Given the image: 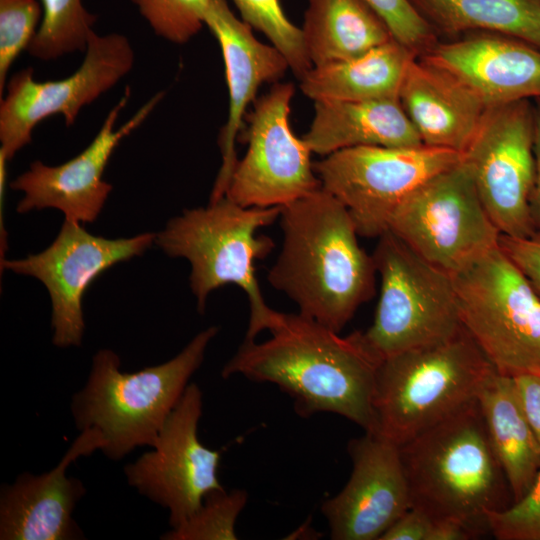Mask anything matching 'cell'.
<instances>
[{"instance_id":"cell-7","label":"cell","mask_w":540,"mask_h":540,"mask_svg":"<svg viewBox=\"0 0 540 540\" xmlns=\"http://www.w3.org/2000/svg\"><path fill=\"white\" fill-rule=\"evenodd\" d=\"M381 286L372 325L363 332L381 359L447 340L463 329L453 277L391 231L372 254Z\"/></svg>"},{"instance_id":"cell-37","label":"cell","mask_w":540,"mask_h":540,"mask_svg":"<svg viewBox=\"0 0 540 540\" xmlns=\"http://www.w3.org/2000/svg\"><path fill=\"white\" fill-rule=\"evenodd\" d=\"M533 109L536 175L532 197V213L538 231L540 230V99L533 100Z\"/></svg>"},{"instance_id":"cell-20","label":"cell","mask_w":540,"mask_h":540,"mask_svg":"<svg viewBox=\"0 0 540 540\" xmlns=\"http://www.w3.org/2000/svg\"><path fill=\"white\" fill-rule=\"evenodd\" d=\"M205 25L221 47L229 92L228 118L218 139L222 163L210 197L214 202L225 196L237 165L235 144L248 105L263 83L278 80L290 67L275 46L253 35L251 27L235 16L226 0L212 1Z\"/></svg>"},{"instance_id":"cell-22","label":"cell","mask_w":540,"mask_h":540,"mask_svg":"<svg viewBox=\"0 0 540 540\" xmlns=\"http://www.w3.org/2000/svg\"><path fill=\"white\" fill-rule=\"evenodd\" d=\"M314 102L313 120L302 137L312 153L327 156L356 146L423 145L399 99Z\"/></svg>"},{"instance_id":"cell-3","label":"cell","mask_w":540,"mask_h":540,"mask_svg":"<svg viewBox=\"0 0 540 540\" xmlns=\"http://www.w3.org/2000/svg\"><path fill=\"white\" fill-rule=\"evenodd\" d=\"M411 507L489 533L487 516L512 504L477 399L399 445Z\"/></svg>"},{"instance_id":"cell-15","label":"cell","mask_w":540,"mask_h":540,"mask_svg":"<svg viewBox=\"0 0 540 540\" xmlns=\"http://www.w3.org/2000/svg\"><path fill=\"white\" fill-rule=\"evenodd\" d=\"M155 237L154 233H143L109 239L65 220L44 251L18 260L2 259L1 266L44 284L51 299L53 344L61 348L79 346L85 330L82 299L87 288L113 265L142 255Z\"/></svg>"},{"instance_id":"cell-9","label":"cell","mask_w":540,"mask_h":540,"mask_svg":"<svg viewBox=\"0 0 540 540\" xmlns=\"http://www.w3.org/2000/svg\"><path fill=\"white\" fill-rule=\"evenodd\" d=\"M388 231L451 276L497 248L501 236L463 157L410 194L394 213Z\"/></svg>"},{"instance_id":"cell-1","label":"cell","mask_w":540,"mask_h":540,"mask_svg":"<svg viewBox=\"0 0 540 540\" xmlns=\"http://www.w3.org/2000/svg\"><path fill=\"white\" fill-rule=\"evenodd\" d=\"M261 343L244 340L221 375L277 385L301 417L330 412L374 433L376 378L382 360L361 331L341 336L300 313H281Z\"/></svg>"},{"instance_id":"cell-19","label":"cell","mask_w":540,"mask_h":540,"mask_svg":"<svg viewBox=\"0 0 540 540\" xmlns=\"http://www.w3.org/2000/svg\"><path fill=\"white\" fill-rule=\"evenodd\" d=\"M437 42L419 58L450 73L487 106L540 99V49L490 32Z\"/></svg>"},{"instance_id":"cell-33","label":"cell","mask_w":540,"mask_h":540,"mask_svg":"<svg viewBox=\"0 0 540 540\" xmlns=\"http://www.w3.org/2000/svg\"><path fill=\"white\" fill-rule=\"evenodd\" d=\"M498 540H540V470L527 493L507 508L487 516Z\"/></svg>"},{"instance_id":"cell-10","label":"cell","mask_w":540,"mask_h":540,"mask_svg":"<svg viewBox=\"0 0 540 540\" xmlns=\"http://www.w3.org/2000/svg\"><path fill=\"white\" fill-rule=\"evenodd\" d=\"M462 153L425 145L356 146L314 164L321 186L348 210L359 236L378 238L405 199Z\"/></svg>"},{"instance_id":"cell-6","label":"cell","mask_w":540,"mask_h":540,"mask_svg":"<svg viewBox=\"0 0 540 540\" xmlns=\"http://www.w3.org/2000/svg\"><path fill=\"white\" fill-rule=\"evenodd\" d=\"M493 367L463 328L453 337L383 359L374 433L401 445L477 399Z\"/></svg>"},{"instance_id":"cell-32","label":"cell","mask_w":540,"mask_h":540,"mask_svg":"<svg viewBox=\"0 0 540 540\" xmlns=\"http://www.w3.org/2000/svg\"><path fill=\"white\" fill-rule=\"evenodd\" d=\"M386 24L393 39L417 57L437 42V33L410 0H362Z\"/></svg>"},{"instance_id":"cell-30","label":"cell","mask_w":540,"mask_h":540,"mask_svg":"<svg viewBox=\"0 0 540 540\" xmlns=\"http://www.w3.org/2000/svg\"><path fill=\"white\" fill-rule=\"evenodd\" d=\"M153 32L184 44L205 25L213 0H130Z\"/></svg>"},{"instance_id":"cell-35","label":"cell","mask_w":540,"mask_h":540,"mask_svg":"<svg viewBox=\"0 0 540 540\" xmlns=\"http://www.w3.org/2000/svg\"><path fill=\"white\" fill-rule=\"evenodd\" d=\"M436 518L417 508L408 509L380 540H432Z\"/></svg>"},{"instance_id":"cell-5","label":"cell","mask_w":540,"mask_h":540,"mask_svg":"<svg viewBox=\"0 0 540 540\" xmlns=\"http://www.w3.org/2000/svg\"><path fill=\"white\" fill-rule=\"evenodd\" d=\"M280 212L281 207H244L223 197L207 207L184 210L155 237L168 256L190 262V287L198 312L205 311L213 290L227 284H235L247 294L246 340L270 330L281 314L266 305L255 274V261L265 258L275 246L270 237L257 232L275 222Z\"/></svg>"},{"instance_id":"cell-4","label":"cell","mask_w":540,"mask_h":540,"mask_svg":"<svg viewBox=\"0 0 540 540\" xmlns=\"http://www.w3.org/2000/svg\"><path fill=\"white\" fill-rule=\"evenodd\" d=\"M217 333L218 327L210 326L174 358L132 373L120 371V358L111 349L97 351L85 386L72 397L76 428L97 431L101 451L112 460L152 447Z\"/></svg>"},{"instance_id":"cell-8","label":"cell","mask_w":540,"mask_h":540,"mask_svg":"<svg viewBox=\"0 0 540 540\" xmlns=\"http://www.w3.org/2000/svg\"><path fill=\"white\" fill-rule=\"evenodd\" d=\"M452 277L462 326L493 369L540 373V296L500 246Z\"/></svg>"},{"instance_id":"cell-31","label":"cell","mask_w":540,"mask_h":540,"mask_svg":"<svg viewBox=\"0 0 540 540\" xmlns=\"http://www.w3.org/2000/svg\"><path fill=\"white\" fill-rule=\"evenodd\" d=\"M43 16L37 0H0V95L7 85V74L18 55L26 50Z\"/></svg>"},{"instance_id":"cell-36","label":"cell","mask_w":540,"mask_h":540,"mask_svg":"<svg viewBox=\"0 0 540 540\" xmlns=\"http://www.w3.org/2000/svg\"><path fill=\"white\" fill-rule=\"evenodd\" d=\"M527 421L540 445V373L512 376Z\"/></svg>"},{"instance_id":"cell-28","label":"cell","mask_w":540,"mask_h":540,"mask_svg":"<svg viewBox=\"0 0 540 540\" xmlns=\"http://www.w3.org/2000/svg\"><path fill=\"white\" fill-rule=\"evenodd\" d=\"M242 20L262 32L286 58L295 76L301 80L312 68L303 41L302 30L285 15L280 0H232Z\"/></svg>"},{"instance_id":"cell-25","label":"cell","mask_w":540,"mask_h":540,"mask_svg":"<svg viewBox=\"0 0 540 540\" xmlns=\"http://www.w3.org/2000/svg\"><path fill=\"white\" fill-rule=\"evenodd\" d=\"M301 30L313 67L358 57L393 39L362 0H308Z\"/></svg>"},{"instance_id":"cell-26","label":"cell","mask_w":540,"mask_h":540,"mask_svg":"<svg viewBox=\"0 0 540 540\" xmlns=\"http://www.w3.org/2000/svg\"><path fill=\"white\" fill-rule=\"evenodd\" d=\"M436 33L490 32L540 49V0H410Z\"/></svg>"},{"instance_id":"cell-18","label":"cell","mask_w":540,"mask_h":540,"mask_svg":"<svg viewBox=\"0 0 540 540\" xmlns=\"http://www.w3.org/2000/svg\"><path fill=\"white\" fill-rule=\"evenodd\" d=\"M101 435L80 431L60 462L40 475L29 472L2 486L0 491L1 540H74L84 535L73 518L86 489L78 478L67 476L72 462L101 450Z\"/></svg>"},{"instance_id":"cell-16","label":"cell","mask_w":540,"mask_h":540,"mask_svg":"<svg viewBox=\"0 0 540 540\" xmlns=\"http://www.w3.org/2000/svg\"><path fill=\"white\" fill-rule=\"evenodd\" d=\"M130 95V88L126 87L95 138L80 154L57 166L34 161L27 171L11 182L13 190L23 192L16 208L18 213L55 208L63 212L67 221L85 224L97 219L112 191V185L103 179L111 155L119 143L147 119L164 92L153 95L130 119L116 128Z\"/></svg>"},{"instance_id":"cell-27","label":"cell","mask_w":540,"mask_h":540,"mask_svg":"<svg viewBox=\"0 0 540 540\" xmlns=\"http://www.w3.org/2000/svg\"><path fill=\"white\" fill-rule=\"evenodd\" d=\"M43 16L26 51L41 61L56 60L66 54L85 52L96 16L83 0H40Z\"/></svg>"},{"instance_id":"cell-2","label":"cell","mask_w":540,"mask_h":540,"mask_svg":"<svg viewBox=\"0 0 540 540\" xmlns=\"http://www.w3.org/2000/svg\"><path fill=\"white\" fill-rule=\"evenodd\" d=\"M283 243L267 274L299 313L341 332L375 294L376 267L345 206L321 188L281 207Z\"/></svg>"},{"instance_id":"cell-23","label":"cell","mask_w":540,"mask_h":540,"mask_svg":"<svg viewBox=\"0 0 540 540\" xmlns=\"http://www.w3.org/2000/svg\"><path fill=\"white\" fill-rule=\"evenodd\" d=\"M477 402L516 502L527 493L540 470V445L523 411L513 377L493 369L477 395Z\"/></svg>"},{"instance_id":"cell-17","label":"cell","mask_w":540,"mask_h":540,"mask_svg":"<svg viewBox=\"0 0 540 540\" xmlns=\"http://www.w3.org/2000/svg\"><path fill=\"white\" fill-rule=\"evenodd\" d=\"M352 472L343 489L321 506L333 540H380L411 508L399 445L377 433L348 442Z\"/></svg>"},{"instance_id":"cell-29","label":"cell","mask_w":540,"mask_h":540,"mask_svg":"<svg viewBox=\"0 0 540 540\" xmlns=\"http://www.w3.org/2000/svg\"><path fill=\"white\" fill-rule=\"evenodd\" d=\"M248 500L243 489L208 493L200 508L181 525L161 536L163 540H236L235 524Z\"/></svg>"},{"instance_id":"cell-14","label":"cell","mask_w":540,"mask_h":540,"mask_svg":"<svg viewBox=\"0 0 540 540\" xmlns=\"http://www.w3.org/2000/svg\"><path fill=\"white\" fill-rule=\"evenodd\" d=\"M202 392L190 383L160 430L152 448L124 467L128 484L139 494L168 509L175 528L190 518L205 496L224 489L217 471L221 452L198 437Z\"/></svg>"},{"instance_id":"cell-21","label":"cell","mask_w":540,"mask_h":540,"mask_svg":"<svg viewBox=\"0 0 540 540\" xmlns=\"http://www.w3.org/2000/svg\"><path fill=\"white\" fill-rule=\"evenodd\" d=\"M399 100L423 145L464 153L488 106L450 73L415 58Z\"/></svg>"},{"instance_id":"cell-13","label":"cell","mask_w":540,"mask_h":540,"mask_svg":"<svg viewBox=\"0 0 540 540\" xmlns=\"http://www.w3.org/2000/svg\"><path fill=\"white\" fill-rule=\"evenodd\" d=\"M294 93L292 83H278L256 102L248 117V150L224 197L244 207H282L321 188L312 152L289 124Z\"/></svg>"},{"instance_id":"cell-34","label":"cell","mask_w":540,"mask_h":540,"mask_svg":"<svg viewBox=\"0 0 540 540\" xmlns=\"http://www.w3.org/2000/svg\"><path fill=\"white\" fill-rule=\"evenodd\" d=\"M499 246L540 296V230L525 238L501 235Z\"/></svg>"},{"instance_id":"cell-24","label":"cell","mask_w":540,"mask_h":540,"mask_svg":"<svg viewBox=\"0 0 540 540\" xmlns=\"http://www.w3.org/2000/svg\"><path fill=\"white\" fill-rule=\"evenodd\" d=\"M417 56L392 39L349 60L313 67L301 80L302 92L314 101L399 99L411 62Z\"/></svg>"},{"instance_id":"cell-11","label":"cell","mask_w":540,"mask_h":540,"mask_svg":"<svg viewBox=\"0 0 540 540\" xmlns=\"http://www.w3.org/2000/svg\"><path fill=\"white\" fill-rule=\"evenodd\" d=\"M462 155L501 235H533L537 231L532 213L536 175L533 100L488 106Z\"/></svg>"},{"instance_id":"cell-12","label":"cell","mask_w":540,"mask_h":540,"mask_svg":"<svg viewBox=\"0 0 540 540\" xmlns=\"http://www.w3.org/2000/svg\"><path fill=\"white\" fill-rule=\"evenodd\" d=\"M135 53L125 35L94 32L79 68L56 81H35L33 69L14 74L0 104V164L29 144L42 120L61 115L66 126L75 123L81 109L113 88L133 68Z\"/></svg>"}]
</instances>
